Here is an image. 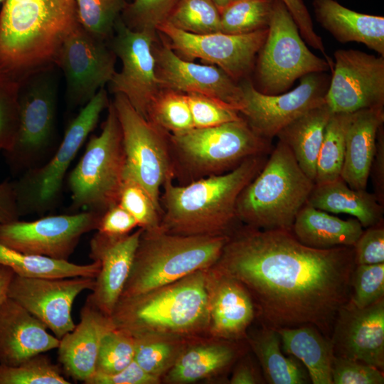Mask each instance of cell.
Wrapping results in <instances>:
<instances>
[{"label":"cell","instance_id":"cell-1","mask_svg":"<svg viewBox=\"0 0 384 384\" xmlns=\"http://www.w3.org/2000/svg\"><path fill=\"white\" fill-rule=\"evenodd\" d=\"M355 266L353 247L316 249L291 230L245 225L229 236L212 267L247 288L261 325H313L331 338L338 312L350 300Z\"/></svg>","mask_w":384,"mask_h":384},{"label":"cell","instance_id":"cell-2","mask_svg":"<svg viewBox=\"0 0 384 384\" xmlns=\"http://www.w3.org/2000/svg\"><path fill=\"white\" fill-rule=\"evenodd\" d=\"M78 24L75 0H5L0 11V71L21 83L50 68Z\"/></svg>","mask_w":384,"mask_h":384},{"label":"cell","instance_id":"cell-3","mask_svg":"<svg viewBox=\"0 0 384 384\" xmlns=\"http://www.w3.org/2000/svg\"><path fill=\"white\" fill-rule=\"evenodd\" d=\"M266 161V155L251 156L229 171L186 185H174V177L167 178L160 198L161 230L182 235H230L240 222L238 198Z\"/></svg>","mask_w":384,"mask_h":384},{"label":"cell","instance_id":"cell-4","mask_svg":"<svg viewBox=\"0 0 384 384\" xmlns=\"http://www.w3.org/2000/svg\"><path fill=\"white\" fill-rule=\"evenodd\" d=\"M207 269L138 295L120 297L110 316L132 336L192 337L208 331Z\"/></svg>","mask_w":384,"mask_h":384},{"label":"cell","instance_id":"cell-5","mask_svg":"<svg viewBox=\"0 0 384 384\" xmlns=\"http://www.w3.org/2000/svg\"><path fill=\"white\" fill-rule=\"evenodd\" d=\"M314 184L289 146L279 140L262 169L240 193L238 218L258 229L292 230Z\"/></svg>","mask_w":384,"mask_h":384},{"label":"cell","instance_id":"cell-6","mask_svg":"<svg viewBox=\"0 0 384 384\" xmlns=\"http://www.w3.org/2000/svg\"><path fill=\"white\" fill-rule=\"evenodd\" d=\"M229 236L143 230L120 297L145 293L212 267Z\"/></svg>","mask_w":384,"mask_h":384},{"label":"cell","instance_id":"cell-7","mask_svg":"<svg viewBox=\"0 0 384 384\" xmlns=\"http://www.w3.org/2000/svg\"><path fill=\"white\" fill-rule=\"evenodd\" d=\"M169 139L174 176H188L191 181L225 173L245 159L266 155L272 149L270 140L255 133L242 117L218 126L169 134Z\"/></svg>","mask_w":384,"mask_h":384},{"label":"cell","instance_id":"cell-8","mask_svg":"<svg viewBox=\"0 0 384 384\" xmlns=\"http://www.w3.org/2000/svg\"><path fill=\"white\" fill-rule=\"evenodd\" d=\"M99 135H92L68 177L72 206L102 214L118 203L125 155L121 127L112 102Z\"/></svg>","mask_w":384,"mask_h":384},{"label":"cell","instance_id":"cell-9","mask_svg":"<svg viewBox=\"0 0 384 384\" xmlns=\"http://www.w3.org/2000/svg\"><path fill=\"white\" fill-rule=\"evenodd\" d=\"M332 67V63L308 48L286 6L275 0L267 35L258 53L255 88L266 95L281 94L297 79L326 72Z\"/></svg>","mask_w":384,"mask_h":384},{"label":"cell","instance_id":"cell-10","mask_svg":"<svg viewBox=\"0 0 384 384\" xmlns=\"http://www.w3.org/2000/svg\"><path fill=\"white\" fill-rule=\"evenodd\" d=\"M109 105L102 87L69 124L60 146L48 162L29 169L18 181H14L21 215L44 212L54 206L68 169Z\"/></svg>","mask_w":384,"mask_h":384},{"label":"cell","instance_id":"cell-11","mask_svg":"<svg viewBox=\"0 0 384 384\" xmlns=\"http://www.w3.org/2000/svg\"><path fill=\"white\" fill-rule=\"evenodd\" d=\"M112 102L121 127L124 172L142 185L162 211L161 188L167 178L175 176L169 133L137 112L122 94H114Z\"/></svg>","mask_w":384,"mask_h":384},{"label":"cell","instance_id":"cell-12","mask_svg":"<svg viewBox=\"0 0 384 384\" xmlns=\"http://www.w3.org/2000/svg\"><path fill=\"white\" fill-rule=\"evenodd\" d=\"M299 80L294 89L277 95L260 92L249 80L240 83L239 113L259 136L271 140L302 114L326 103L330 79L324 73H309Z\"/></svg>","mask_w":384,"mask_h":384},{"label":"cell","instance_id":"cell-13","mask_svg":"<svg viewBox=\"0 0 384 384\" xmlns=\"http://www.w3.org/2000/svg\"><path fill=\"white\" fill-rule=\"evenodd\" d=\"M267 31L268 28L245 34H193L166 21L156 28L168 46L181 58L190 61L201 59L220 68L236 82L253 69Z\"/></svg>","mask_w":384,"mask_h":384},{"label":"cell","instance_id":"cell-14","mask_svg":"<svg viewBox=\"0 0 384 384\" xmlns=\"http://www.w3.org/2000/svg\"><path fill=\"white\" fill-rule=\"evenodd\" d=\"M156 31H135L129 28L121 16L114 28L110 46L122 62V69L115 72L109 82L114 94L126 97L132 106L148 119L149 107L162 88L155 71L154 43Z\"/></svg>","mask_w":384,"mask_h":384},{"label":"cell","instance_id":"cell-15","mask_svg":"<svg viewBox=\"0 0 384 384\" xmlns=\"http://www.w3.org/2000/svg\"><path fill=\"white\" fill-rule=\"evenodd\" d=\"M116 55L110 41L85 30L80 23L63 42L54 61L64 73L72 105H85L115 71Z\"/></svg>","mask_w":384,"mask_h":384},{"label":"cell","instance_id":"cell-16","mask_svg":"<svg viewBox=\"0 0 384 384\" xmlns=\"http://www.w3.org/2000/svg\"><path fill=\"white\" fill-rule=\"evenodd\" d=\"M101 215L85 210L0 223V244L23 253L68 260L80 238L97 230Z\"/></svg>","mask_w":384,"mask_h":384},{"label":"cell","instance_id":"cell-17","mask_svg":"<svg viewBox=\"0 0 384 384\" xmlns=\"http://www.w3.org/2000/svg\"><path fill=\"white\" fill-rule=\"evenodd\" d=\"M50 68L31 75L20 86L18 124L11 148L4 152L13 168L28 166L49 144L54 131L56 89Z\"/></svg>","mask_w":384,"mask_h":384},{"label":"cell","instance_id":"cell-18","mask_svg":"<svg viewBox=\"0 0 384 384\" xmlns=\"http://www.w3.org/2000/svg\"><path fill=\"white\" fill-rule=\"evenodd\" d=\"M326 104L333 113L383 107L384 56L363 51L337 50Z\"/></svg>","mask_w":384,"mask_h":384},{"label":"cell","instance_id":"cell-19","mask_svg":"<svg viewBox=\"0 0 384 384\" xmlns=\"http://www.w3.org/2000/svg\"><path fill=\"white\" fill-rule=\"evenodd\" d=\"M95 278H29L14 274L7 297L42 321L58 338L72 331L75 324L72 308L75 298L92 290Z\"/></svg>","mask_w":384,"mask_h":384},{"label":"cell","instance_id":"cell-20","mask_svg":"<svg viewBox=\"0 0 384 384\" xmlns=\"http://www.w3.org/2000/svg\"><path fill=\"white\" fill-rule=\"evenodd\" d=\"M156 41L153 45L155 71L161 87L211 97L239 112L242 98L240 84L220 68L183 59L165 42L157 46Z\"/></svg>","mask_w":384,"mask_h":384},{"label":"cell","instance_id":"cell-21","mask_svg":"<svg viewBox=\"0 0 384 384\" xmlns=\"http://www.w3.org/2000/svg\"><path fill=\"white\" fill-rule=\"evenodd\" d=\"M331 341L335 356L384 370V298L358 308L350 300L336 316Z\"/></svg>","mask_w":384,"mask_h":384},{"label":"cell","instance_id":"cell-22","mask_svg":"<svg viewBox=\"0 0 384 384\" xmlns=\"http://www.w3.org/2000/svg\"><path fill=\"white\" fill-rule=\"evenodd\" d=\"M143 229L119 237L96 233L90 242V257L100 267L87 299L111 316L129 276Z\"/></svg>","mask_w":384,"mask_h":384},{"label":"cell","instance_id":"cell-23","mask_svg":"<svg viewBox=\"0 0 384 384\" xmlns=\"http://www.w3.org/2000/svg\"><path fill=\"white\" fill-rule=\"evenodd\" d=\"M209 321L208 331L215 339L246 340L256 319L253 299L238 279L213 267L207 269Z\"/></svg>","mask_w":384,"mask_h":384},{"label":"cell","instance_id":"cell-24","mask_svg":"<svg viewBox=\"0 0 384 384\" xmlns=\"http://www.w3.org/2000/svg\"><path fill=\"white\" fill-rule=\"evenodd\" d=\"M19 304L6 297L0 306V364L16 366L58 348L60 339Z\"/></svg>","mask_w":384,"mask_h":384},{"label":"cell","instance_id":"cell-25","mask_svg":"<svg viewBox=\"0 0 384 384\" xmlns=\"http://www.w3.org/2000/svg\"><path fill=\"white\" fill-rule=\"evenodd\" d=\"M114 328L110 316L87 299L78 324L60 338L58 358L64 373L75 380L86 381L95 372L102 337Z\"/></svg>","mask_w":384,"mask_h":384},{"label":"cell","instance_id":"cell-26","mask_svg":"<svg viewBox=\"0 0 384 384\" xmlns=\"http://www.w3.org/2000/svg\"><path fill=\"white\" fill-rule=\"evenodd\" d=\"M246 340L214 338L210 343L186 346L164 375L169 383H191L229 370L248 349Z\"/></svg>","mask_w":384,"mask_h":384},{"label":"cell","instance_id":"cell-27","mask_svg":"<svg viewBox=\"0 0 384 384\" xmlns=\"http://www.w3.org/2000/svg\"><path fill=\"white\" fill-rule=\"evenodd\" d=\"M383 122V107L363 109L352 113L346 134L341 174L351 188H366L376 149L378 132Z\"/></svg>","mask_w":384,"mask_h":384},{"label":"cell","instance_id":"cell-28","mask_svg":"<svg viewBox=\"0 0 384 384\" xmlns=\"http://www.w3.org/2000/svg\"><path fill=\"white\" fill-rule=\"evenodd\" d=\"M316 21L341 43L356 42L384 56V18L358 13L335 0H313Z\"/></svg>","mask_w":384,"mask_h":384},{"label":"cell","instance_id":"cell-29","mask_svg":"<svg viewBox=\"0 0 384 384\" xmlns=\"http://www.w3.org/2000/svg\"><path fill=\"white\" fill-rule=\"evenodd\" d=\"M291 231L306 246L330 249L353 247L363 228L355 218L343 220L306 203L299 211Z\"/></svg>","mask_w":384,"mask_h":384},{"label":"cell","instance_id":"cell-30","mask_svg":"<svg viewBox=\"0 0 384 384\" xmlns=\"http://www.w3.org/2000/svg\"><path fill=\"white\" fill-rule=\"evenodd\" d=\"M306 203L329 213H346L356 218L363 228L383 221L384 205L374 193L351 188L339 177L314 184Z\"/></svg>","mask_w":384,"mask_h":384},{"label":"cell","instance_id":"cell-31","mask_svg":"<svg viewBox=\"0 0 384 384\" xmlns=\"http://www.w3.org/2000/svg\"><path fill=\"white\" fill-rule=\"evenodd\" d=\"M277 331L283 352L295 357L304 365L311 383L332 384L334 353L331 338L313 325L280 328Z\"/></svg>","mask_w":384,"mask_h":384},{"label":"cell","instance_id":"cell-32","mask_svg":"<svg viewBox=\"0 0 384 384\" xmlns=\"http://www.w3.org/2000/svg\"><path fill=\"white\" fill-rule=\"evenodd\" d=\"M332 114L325 103L304 113L277 135L289 146L302 171L314 181L326 127Z\"/></svg>","mask_w":384,"mask_h":384},{"label":"cell","instance_id":"cell-33","mask_svg":"<svg viewBox=\"0 0 384 384\" xmlns=\"http://www.w3.org/2000/svg\"><path fill=\"white\" fill-rule=\"evenodd\" d=\"M249 348L255 353L266 383L270 384H306L311 380L304 365L295 357L286 355L277 329L261 325L247 336Z\"/></svg>","mask_w":384,"mask_h":384},{"label":"cell","instance_id":"cell-34","mask_svg":"<svg viewBox=\"0 0 384 384\" xmlns=\"http://www.w3.org/2000/svg\"><path fill=\"white\" fill-rule=\"evenodd\" d=\"M0 265L10 267L16 275L29 278H95L100 267L97 261L86 265H78L68 260L20 252L1 244Z\"/></svg>","mask_w":384,"mask_h":384},{"label":"cell","instance_id":"cell-35","mask_svg":"<svg viewBox=\"0 0 384 384\" xmlns=\"http://www.w3.org/2000/svg\"><path fill=\"white\" fill-rule=\"evenodd\" d=\"M134 360L146 373L161 380L186 347V338L160 334L133 336Z\"/></svg>","mask_w":384,"mask_h":384},{"label":"cell","instance_id":"cell-36","mask_svg":"<svg viewBox=\"0 0 384 384\" xmlns=\"http://www.w3.org/2000/svg\"><path fill=\"white\" fill-rule=\"evenodd\" d=\"M351 116L352 113H333L331 116L318 156L315 184L330 182L341 177L346 134Z\"/></svg>","mask_w":384,"mask_h":384},{"label":"cell","instance_id":"cell-37","mask_svg":"<svg viewBox=\"0 0 384 384\" xmlns=\"http://www.w3.org/2000/svg\"><path fill=\"white\" fill-rule=\"evenodd\" d=\"M275 0H237L220 11V32L245 34L268 28Z\"/></svg>","mask_w":384,"mask_h":384},{"label":"cell","instance_id":"cell-38","mask_svg":"<svg viewBox=\"0 0 384 384\" xmlns=\"http://www.w3.org/2000/svg\"><path fill=\"white\" fill-rule=\"evenodd\" d=\"M148 120L171 134L194 128L186 94L168 88L162 87L154 97Z\"/></svg>","mask_w":384,"mask_h":384},{"label":"cell","instance_id":"cell-39","mask_svg":"<svg viewBox=\"0 0 384 384\" xmlns=\"http://www.w3.org/2000/svg\"><path fill=\"white\" fill-rule=\"evenodd\" d=\"M166 22L193 34L220 32V14L213 0H178Z\"/></svg>","mask_w":384,"mask_h":384},{"label":"cell","instance_id":"cell-40","mask_svg":"<svg viewBox=\"0 0 384 384\" xmlns=\"http://www.w3.org/2000/svg\"><path fill=\"white\" fill-rule=\"evenodd\" d=\"M118 203L134 217L139 228L149 232L161 230L162 211L142 185L126 172L124 173Z\"/></svg>","mask_w":384,"mask_h":384},{"label":"cell","instance_id":"cell-41","mask_svg":"<svg viewBox=\"0 0 384 384\" xmlns=\"http://www.w3.org/2000/svg\"><path fill=\"white\" fill-rule=\"evenodd\" d=\"M59 366L40 353L16 366L0 364V384H70Z\"/></svg>","mask_w":384,"mask_h":384},{"label":"cell","instance_id":"cell-42","mask_svg":"<svg viewBox=\"0 0 384 384\" xmlns=\"http://www.w3.org/2000/svg\"><path fill=\"white\" fill-rule=\"evenodd\" d=\"M79 23L91 33L110 41L125 0H75Z\"/></svg>","mask_w":384,"mask_h":384},{"label":"cell","instance_id":"cell-43","mask_svg":"<svg viewBox=\"0 0 384 384\" xmlns=\"http://www.w3.org/2000/svg\"><path fill=\"white\" fill-rule=\"evenodd\" d=\"M134 338L128 331L114 328L102 337L95 372L113 374L127 367L134 356Z\"/></svg>","mask_w":384,"mask_h":384},{"label":"cell","instance_id":"cell-44","mask_svg":"<svg viewBox=\"0 0 384 384\" xmlns=\"http://www.w3.org/2000/svg\"><path fill=\"white\" fill-rule=\"evenodd\" d=\"M21 83L0 71V150L9 151L18 124V95Z\"/></svg>","mask_w":384,"mask_h":384},{"label":"cell","instance_id":"cell-45","mask_svg":"<svg viewBox=\"0 0 384 384\" xmlns=\"http://www.w3.org/2000/svg\"><path fill=\"white\" fill-rule=\"evenodd\" d=\"M178 0H133L127 3L121 18L131 29L156 31L165 22Z\"/></svg>","mask_w":384,"mask_h":384},{"label":"cell","instance_id":"cell-46","mask_svg":"<svg viewBox=\"0 0 384 384\" xmlns=\"http://www.w3.org/2000/svg\"><path fill=\"white\" fill-rule=\"evenodd\" d=\"M383 298H384V262L356 265L351 277L350 301L358 308H365Z\"/></svg>","mask_w":384,"mask_h":384},{"label":"cell","instance_id":"cell-47","mask_svg":"<svg viewBox=\"0 0 384 384\" xmlns=\"http://www.w3.org/2000/svg\"><path fill=\"white\" fill-rule=\"evenodd\" d=\"M194 128H206L242 118L234 107L215 98L198 93H186Z\"/></svg>","mask_w":384,"mask_h":384},{"label":"cell","instance_id":"cell-48","mask_svg":"<svg viewBox=\"0 0 384 384\" xmlns=\"http://www.w3.org/2000/svg\"><path fill=\"white\" fill-rule=\"evenodd\" d=\"M332 384H383V370L355 359L335 356Z\"/></svg>","mask_w":384,"mask_h":384},{"label":"cell","instance_id":"cell-49","mask_svg":"<svg viewBox=\"0 0 384 384\" xmlns=\"http://www.w3.org/2000/svg\"><path fill=\"white\" fill-rule=\"evenodd\" d=\"M356 265L384 262L383 221L363 230L353 246Z\"/></svg>","mask_w":384,"mask_h":384},{"label":"cell","instance_id":"cell-50","mask_svg":"<svg viewBox=\"0 0 384 384\" xmlns=\"http://www.w3.org/2000/svg\"><path fill=\"white\" fill-rule=\"evenodd\" d=\"M287 8L293 17L299 33L306 43L319 50L328 61L331 58L326 54L321 38L315 32L310 14L303 0H279Z\"/></svg>","mask_w":384,"mask_h":384},{"label":"cell","instance_id":"cell-51","mask_svg":"<svg viewBox=\"0 0 384 384\" xmlns=\"http://www.w3.org/2000/svg\"><path fill=\"white\" fill-rule=\"evenodd\" d=\"M137 227L134 217L117 203L102 214L96 230L107 236L119 237L129 234Z\"/></svg>","mask_w":384,"mask_h":384},{"label":"cell","instance_id":"cell-52","mask_svg":"<svg viewBox=\"0 0 384 384\" xmlns=\"http://www.w3.org/2000/svg\"><path fill=\"white\" fill-rule=\"evenodd\" d=\"M160 379L154 377L143 370L133 360L127 367L113 374H102L95 372L85 384H157Z\"/></svg>","mask_w":384,"mask_h":384},{"label":"cell","instance_id":"cell-53","mask_svg":"<svg viewBox=\"0 0 384 384\" xmlns=\"http://www.w3.org/2000/svg\"><path fill=\"white\" fill-rule=\"evenodd\" d=\"M230 379L231 384H263L266 383L262 368L252 358L243 354L237 361Z\"/></svg>","mask_w":384,"mask_h":384},{"label":"cell","instance_id":"cell-54","mask_svg":"<svg viewBox=\"0 0 384 384\" xmlns=\"http://www.w3.org/2000/svg\"><path fill=\"white\" fill-rule=\"evenodd\" d=\"M370 175L374 186V194L384 205V132L382 125L377 135L376 149L371 164Z\"/></svg>","mask_w":384,"mask_h":384},{"label":"cell","instance_id":"cell-55","mask_svg":"<svg viewBox=\"0 0 384 384\" xmlns=\"http://www.w3.org/2000/svg\"><path fill=\"white\" fill-rule=\"evenodd\" d=\"M21 216L14 181L0 183V223L19 220Z\"/></svg>","mask_w":384,"mask_h":384},{"label":"cell","instance_id":"cell-56","mask_svg":"<svg viewBox=\"0 0 384 384\" xmlns=\"http://www.w3.org/2000/svg\"><path fill=\"white\" fill-rule=\"evenodd\" d=\"M14 272L10 267L0 265V306L7 297V292Z\"/></svg>","mask_w":384,"mask_h":384},{"label":"cell","instance_id":"cell-57","mask_svg":"<svg viewBox=\"0 0 384 384\" xmlns=\"http://www.w3.org/2000/svg\"><path fill=\"white\" fill-rule=\"evenodd\" d=\"M215 4L218 8L219 11H221L225 8L228 4L229 0H213Z\"/></svg>","mask_w":384,"mask_h":384},{"label":"cell","instance_id":"cell-58","mask_svg":"<svg viewBox=\"0 0 384 384\" xmlns=\"http://www.w3.org/2000/svg\"><path fill=\"white\" fill-rule=\"evenodd\" d=\"M237 1V0H229V3L233 2V1Z\"/></svg>","mask_w":384,"mask_h":384},{"label":"cell","instance_id":"cell-59","mask_svg":"<svg viewBox=\"0 0 384 384\" xmlns=\"http://www.w3.org/2000/svg\"><path fill=\"white\" fill-rule=\"evenodd\" d=\"M4 1H5V0H0V4H1V3L3 4Z\"/></svg>","mask_w":384,"mask_h":384}]
</instances>
